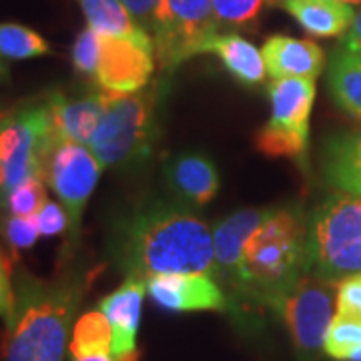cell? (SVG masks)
Segmentation results:
<instances>
[{
    "mask_svg": "<svg viewBox=\"0 0 361 361\" xmlns=\"http://www.w3.org/2000/svg\"><path fill=\"white\" fill-rule=\"evenodd\" d=\"M111 257L125 277L207 273L215 277L213 231L195 209L179 201L151 199L113 225Z\"/></svg>",
    "mask_w": 361,
    "mask_h": 361,
    "instance_id": "6da1fadb",
    "label": "cell"
},
{
    "mask_svg": "<svg viewBox=\"0 0 361 361\" xmlns=\"http://www.w3.org/2000/svg\"><path fill=\"white\" fill-rule=\"evenodd\" d=\"M103 265L71 263L44 279L14 269L13 307L4 317L2 361H65L77 313Z\"/></svg>",
    "mask_w": 361,
    "mask_h": 361,
    "instance_id": "7a4b0ae2",
    "label": "cell"
},
{
    "mask_svg": "<svg viewBox=\"0 0 361 361\" xmlns=\"http://www.w3.org/2000/svg\"><path fill=\"white\" fill-rule=\"evenodd\" d=\"M310 273L307 215L299 205L271 207L267 217L243 247L239 283L229 311L245 323L251 310H271L293 285Z\"/></svg>",
    "mask_w": 361,
    "mask_h": 361,
    "instance_id": "3957f363",
    "label": "cell"
},
{
    "mask_svg": "<svg viewBox=\"0 0 361 361\" xmlns=\"http://www.w3.org/2000/svg\"><path fill=\"white\" fill-rule=\"evenodd\" d=\"M165 82L157 80L139 92L104 90V111L90 137V153L103 169L129 171L142 165L155 151L159 139V99Z\"/></svg>",
    "mask_w": 361,
    "mask_h": 361,
    "instance_id": "277c9868",
    "label": "cell"
},
{
    "mask_svg": "<svg viewBox=\"0 0 361 361\" xmlns=\"http://www.w3.org/2000/svg\"><path fill=\"white\" fill-rule=\"evenodd\" d=\"M310 273L325 281L361 273V195L336 191L307 217Z\"/></svg>",
    "mask_w": 361,
    "mask_h": 361,
    "instance_id": "5b68a950",
    "label": "cell"
},
{
    "mask_svg": "<svg viewBox=\"0 0 361 361\" xmlns=\"http://www.w3.org/2000/svg\"><path fill=\"white\" fill-rule=\"evenodd\" d=\"M54 141L59 139L47 99L6 111L0 123V167L4 173L0 199L25 180L44 179V161Z\"/></svg>",
    "mask_w": 361,
    "mask_h": 361,
    "instance_id": "8992f818",
    "label": "cell"
},
{
    "mask_svg": "<svg viewBox=\"0 0 361 361\" xmlns=\"http://www.w3.org/2000/svg\"><path fill=\"white\" fill-rule=\"evenodd\" d=\"M315 78H273L267 87L269 121L255 137L257 149L267 157H283L305 165L310 151V116L315 103Z\"/></svg>",
    "mask_w": 361,
    "mask_h": 361,
    "instance_id": "52a82bcc",
    "label": "cell"
},
{
    "mask_svg": "<svg viewBox=\"0 0 361 361\" xmlns=\"http://www.w3.org/2000/svg\"><path fill=\"white\" fill-rule=\"evenodd\" d=\"M101 173L103 167L97 157L90 153L87 145L80 142L54 141L47 155L44 180L68 215V233L63 249L65 259H71L77 251L82 215Z\"/></svg>",
    "mask_w": 361,
    "mask_h": 361,
    "instance_id": "ba28073f",
    "label": "cell"
},
{
    "mask_svg": "<svg viewBox=\"0 0 361 361\" xmlns=\"http://www.w3.org/2000/svg\"><path fill=\"white\" fill-rule=\"evenodd\" d=\"M217 30L213 0H163L151 37L161 71L173 73L195 54H203Z\"/></svg>",
    "mask_w": 361,
    "mask_h": 361,
    "instance_id": "9c48e42d",
    "label": "cell"
},
{
    "mask_svg": "<svg viewBox=\"0 0 361 361\" xmlns=\"http://www.w3.org/2000/svg\"><path fill=\"white\" fill-rule=\"evenodd\" d=\"M337 283L303 275L279 301L275 315L285 323L299 361H319L334 319Z\"/></svg>",
    "mask_w": 361,
    "mask_h": 361,
    "instance_id": "30bf717a",
    "label": "cell"
},
{
    "mask_svg": "<svg viewBox=\"0 0 361 361\" xmlns=\"http://www.w3.org/2000/svg\"><path fill=\"white\" fill-rule=\"evenodd\" d=\"M155 44L147 37L101 35V61L94 82L109 92H139L155 73Z\"/></svg>",
    "mask_w": 361,
    "mask_h": 361,
    "instance_id": "8fae6325",
    "label": "cell"
},
{
    "mask_svg": "<svg viewBox=\"0 0 361 361\" xmlns=\"http://www.w3.org/2000/svg\"><path fill=\"white\" fill-rule=\"evenodd\" d=\"M147 293L159 307L173 313L229 311V297L207 273H173L147 279Z\"/></svg>",
    "mask_w": 361,
    "mask_h": 361,
    "instance_id": "7c38bea8",
    "label": "cell"
},
{
    "mask_svg": "<svg viewBox=\"0 0 361 361\" xmlns=\"http://www.w3.org/2000/svg\"><path fill=\"white\" fill-rule=\"evenodd\" d=\"M269 209L271 207L239 209L213 227L215 279L221 287L227 289L229 299L233 297L237 283H239V269H241V257H243L245 241L267 217Z\"/></svg>",
    "mask_w": 361,
    "mask_h": 361,
    "instance_id": "4fadbf2b",
    "label": "cell"
},
{
    "mask_svg": "<svg viewBox=\"0 0 361 361\" xmlns=\"http://www.w3.org/2000/svg\"><path fill=\"white\" fill-rule=\"evenodd\" d=\"M165 185L175 201L199 209L213 201L221 189L217 165L201 153H183L173 157L163 171Z\"/></svg>",
    "mask_w": 361,
    "mask_h": 361,
    "instance_id": "5bb4252c",
    "label": "cell"
},
{
    "mask_svg": "<svg viewBox=\"0 0 361 361\" xmlns=\"http://www.w3.org/2000/svg\"><path fill=\"white\" fill-rule=\"evenodd\" d=\"M145 293H147V281L125 277L118 289L99 301V310L109 319L113 331V343H111L113 360L137 351V331L141 323Z\"/></svg>",
    "mask_w": 361,
    "mask_h": 361,
    "instance_id": "9a60e30c",
    "label": "cell"
},
{
    "mask_svg": "<svg viewBox=\"0 0 361 361\" xmlns=\"http://www.w3.org/2000/svg\"><path fill=\"white\" fill-rule=\"evenodd\" d=\"M52 129L59 141L89 145L104 111V90H90L80 97H68L61 90L47 94Z\"/></svg>",
    "mask_w": 361,
    "mask_h": 361,
    "instance_id": "2e32d148",
    "label": "cell"
},
{
    "mask_svg": "<svg viewBox=\"0 0 361 361\" xmlns=\"http://www.w3.org/2000/svg\"><path fill=\"white\" fill-rule=\"evenodd\" d=\"M263 61L271 78H317L325 66L323 49L307 39L271 35L263 42Z\"/></svg>",
    "mask_w": 361,
    "mask_h": 361,
    "instance_id": "e0dca14e",
    "label": "cell"
},
{
    "mask_svg": "<svg viewBox=\"0 0 361 361\" xmlns=\"http://www.w3.org/2000/svg\"><path fill=\"white\" fill-rule=\"evenodd\" d=\"M322 173L337 191L361 195V129L327 137L322 147Z\"/></svg>",
    "mask_w": 361,
    "mask_h": 361,
    "instance_id": "ac0fdd59",
    "label": "cell"
},
{
    "mask_svg": "<svg viewBox=\"0 0 361 361\" xmlns=\"http://www.w3.org/2000/svg\"><path fill=\"white\" fill-rule=\"evenodd\" d=\"M205 52H213L227 68V73L237 82L245 85L249 89L263 85V80L267 77L263 52L259 51L253 42L243 39L241 35H235V32L219 35L217 32L213 39L207 40V44L203 47V54Z\"/></svg>",
    "mask_w": 361,
    "mask_h": 361,
    "instance_id": "d6986e66",
    "label": "cell"
},
{
    "mask_svg": "<svg viewBox=\"0 0 361 361\" xmlns=\"http://www.w3.org/2000/svg\"><path fill=\"white\" fill-rule=\"evenodd\" d=\"M281 6L315 39L343 37L355 18L351 4L341 0H285Z\"/></svg>",
    "mask_w": 361,
    "mask_h": 361,
    "instance_id": "ffe728a7",
    "label": "cell"
},
{
    "mask_svg": "<svg viewBox=\"0 0 361 361\" xmlns=\"http://www.w3.org/2000/svg\"><path fill=\"white\" fill-rule=\"evenodd\" d=\"M327 89L339 109L361 121V54L348 51L345 47L331 52Z\"/></svg>",
    "mask_w": 361,
    "mask_h": 361,
    "instance_id": "44dd1931",
    "label": "cell"
},
{
    "mask_svg": "<svg viewBox=\"0 0 361 361\" xmlns=\"http://www.w3.org/2000/svg\"><path fill=\"white\" fill-rule=\"evenodd\" d=\"M51 54V44L37 30L18 23H0V80L8 78V65Z\"/></svg>",
    "mask_w": 361,
    "mask_h": 361,
    "instance_id": "7402d4cb",
    "label": "cell"
},
{
    "mask_svg": "<svg viewBox=\"0 0 361 361\" xmlns=\"http://www.w3.org/2000/svg\"><path fill=\"white\" fill-rule=\"evenodd\" d=\"M77 2L87 18V26H90L99 35L133 37V39L147 37V32L135 25L123 0H77Z\"/></svg>",
    "mask_w": 361,
    "mask_h": 361,
    "instance_id": "603a6c76",
    "label": "cell"
},
{
    "mask_svg": "<svg viewBox=\"0 0 361 361\" xmlns=\"http://www.w3.org/2000/svg\"><path fill=\"white\" fill-rule=\"evenodd\" d=\"M113 331L111 323L101 310L87 311L77 317L73 327V337L68 349L75 360L90 357V355H111Z\"/></svg>",
    "mask_w": 361,
    "mask_h": 361,
    "instance_id": "cb8c5ba5",
    "label": "cell"
},
{
    "mask_svg": "<svg viewBox=\"0 0 361 361\" xmlns=\"http://www.w3.org/2000/svg\"><path fill=\"white\" fill-rule=\"evenodd\" d=\"M323 351L334 361H361V317L336 313L327 329Z\"/></svg>",
    "mask_w": 361,
    "mask_h": 361,
    "instance_id": "d4e9b609",
    "label": "cell"
},
{
    "mask_svg": "<svg viewBox=\"0 0 361 361\" xmlns=\"http://www.w3.org/2000/svg\"><path fill=\"white\" fill-rule=\"evenodd\" d=\"M47 201H49L47 180L42 177H35V179L25 180V183L16 185L14 189H11L0 199V207L8 215L35 217Z\"/></svg>",
    "mask_w": 361,
    "mask_h": 361,
    "instance_id": "484cf974",
    "label": "cell"
},
{
    "mask_svg": "<svg viewBox=\"0 0 361 361\" xmlns=\"http://www.w3.org/2000/svg\"><path fill=\"white\" fill-rule=\"evenodd\" d=\"M265 0H213L219 26L249 28L259 18Z\"/></svg>",
    "mask_w": 361,
    "mask_h": 361,
    "instance_id": "4316f807",
    "label": "cell"
},
{
    "mask_svg": "<svg viewBox=\"0 0 361 361\" xmlns=\"http://www.w3.org/2000/svg\"><path fill=\"white\" fill-rule=\"evenodd\" d=\"M71 61L78 75L90 78L97 77L99 61H101V35L94 32L90 26L82 28L73 42Z\"/></svg>",
    "mask_w": 361,
    "mask_h": 361,
    "instance_id": "83f0119b",
    "label": "cell"
},
{
    "mask_svg": "<svg viewBox=\"0 0 361 361\" xmlns=\"http://www.w3.org/2000/svg\"><path fill=\"white\" fill-rule=\"evenodd\" d=\"M0 235L4 237L6 245L11 247L13 257H18V251L30 249L39 241L40 231L35 217H18V215H8L2 219V229Z\"/></svg>",
    "mask_w": 361,
    "mask_h": 361,
    "instance_id": "f1b7e54d",
    "label": "cell"
},
{
    "mask_svg": "<svg viewBox=\"0 0 361 361\" xmlns=\"http://www.w3.org/2000/svg\"><path fill=\"white\" fill-rule=\"evenodd\" d=\"M35 219L42 237H56V235L68 233V215H66L65 207L56 201H47L35 215Z\"/></svg>",
    "mask_w": 361,
    "mask_h": 361,
    "instance_id": "f546056e",
    "label": "cell"
},
{
    "mask_svg": "<svg viewBox=\"0 0 361 361\" xmlns=\"http://www.w3.org/2000/svg\"><path fill=\"white\" fill-rule=\"evenodd\" d=\"M337 313L361 317V273L341 279L336 287Z\"/></svg>",
    "mask_w": 361,
    "mask_h": 361,
    "instance_id": "4dcf8cb0",
    "label": "cell"
},
{
    "mask_svg": "<svg viewBox=\"0 0 361 361\" xmlns=\"http://www.w3.org/2000/svg\"><path fill=\"white\" fill-rule=\"evenodd\" d=\"M161 2L163 0H123V4L129 11L130 16H133L135 25L142 28L149 37H153Z\"/></svg>",
    "mask_w": 361,
    "mask_h": 361,
    "instance_id": "1f68e13d",
    "label": "cell"
},
{
    "mask_svg": "<svg viewBox=\"0 0 361 361\" xmlns=\"http://www.w3.org/2000/svg\"><path fill=\"white\" fill-rule=\"evenodd\" d=\"M14 299V257L0 245V317H6Z\"/></svg>",
    "mask_w": 361,
    "mask_h": 361,
    "instance_id": "d6a6232c",
    "label": "cell"
},
{
    "mask_svg": "<svg viewBox=\"0 0 361 361\" xmlns=\"http://www.w3.org/2000/svg\"><path fill=\"white\" fill-rule=\"evenodd\" d=\"M343 47L351 52L361 54V11L355 13V18L349 26V30L343 35Z\"/></svg>",
    "mask_w": 361,
    "mask_h": 361,
    "instance_id": "836d02e7",
    "label": "cell"
},
{
    "mask_svg": "<svg viewBox=\"0 0 361 361\" xmlns=\"http://www.w3.org/2000/svg\"><path fill=\"white\" fill-rule=\"evenodd\" d=\"M75 361H113L111 355H90V357H80V360Z\"/></svg>",
    "mask_w": 361,
    "mask_h": 361,
    "instance_id": "e575fe53",
    "label": "cell"
},
{
    "mask_svg": "<svg viewBox=\"0 0 361 361\" xmlns=\"http://www.w3.org/2000/svg\"><path fill=\"white\" fill-rule=\"evenodd\" d=\"M6 111L8 109H0V123H2V118L6 115ZM2 187H4V173H2V167H0V191H2Z\"/></svg>",
    "mask_w": 361,
    "mask_h": 361,
    "instance_id": "d590c367",
    "label": "cell"
},
{
    "mask_svg": "<svg viewBox=\"0 0 361 361\" xmlns=\"http://www.w3.org/2000/svg\"><path fill=\"white\" fill-rule=\"evenodd\" d=\"M285 0H265V6H275V4H283Z\"/></svg>",
    "mask_w": 361,
    "mask_h": 361,
    "instance_id": "8d00e7d4",
    "label": "cell"
},
{
    "mask_svg": "<svg viewBox=\"0 0 361 361\" xmlns=\"http://www.w3.org/2000/svg\"><path fill=\"white\" fill-rule=\"evenodd\" d=\"M341 2H345V4H351V6H353V4H361V0H341Z\"/></svg>",
    "mask_w": 361,
    "mask_h": 361,
    "instance_id": "74e56055",
    "label": "cell"
},
{
    "mask_svg": "<svg viewBox=\"0 0 361 361\" xmlns=\"http://www.w3.org/2000/svg\"><path fill=\"white\" fill-rule=\"evenodd\" d=\"M0 229H2V207H0Z\"/></svg>",
    "mask_w": 361,
    "mask_h": 361,
    "instance_id": "f35d334b",
    "label": "cell"
}]
</instances>
